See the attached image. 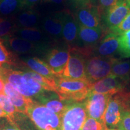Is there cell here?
<instances>
[{
	"mask_svg": "<svg viewBox=\"0 0 130 130\" xmlns=\"http://www.w3.org/2000/svg\"><path fill=\"white\" fill-rule=\"evenodd\" d=\"M56 92L60 99L68 102H81L85 100L90 93L92 84L84 79H72L56 77Z\"/></svg>",
	"mask_w": 130,
	"mask_h": 130,
	"instance_id": "cell-1",
	"label": "cell"
},
{
	"mask_svg": "<svg viewBox=\"0 0 130 130\" xmlns=\"http://www.w3.org/2000/svg\"><path fill=\"white\" fill-rule=\"evenodd\" d=\"M1 76L4 80L8 81L18 92L31 99L36 98L46 91L29 77L25 71H14L4 66Z\"/></svg>",
	"mask_w": 130,
	"mask_h": 130,
	"instance_id": "cell-2",
	"label": "cell"
},
{
	"mask_svg": "<svg viewBox=\"0 0 130 130\" xmlns=\"http://www.w3.org/2000/svg\"><path fill=\"white\" fill-rule=\"evenodd\" d=\"M26 115L38 130H61L60 116L35 100L29 105Z\"/></svg>",
	"mask_w": 130,
	"mask_h": 130,
	"instance_id": "cell-3",
	"label": "cell"
},
{
	"mask_svg": "<svg viewBox=\"0 0 130 130\" xmlns=\"http://www.w3.org/2000/svg\"><path fill=\"white\" fill-rule=\"evenodd\" d=\"M60 118L61 130H81L87 118L84 102L69 103Z\"/></svg>",
	"mask_w": 130,
	"mask_h": 130,
	"instance_id": "cell-4",
	"label": "cell"
},
{
	"mask_svg": "<svg viewBox=\"0 0 130 130\" xmlns=\"http://www.w3.org/2000/svg\"><path fill=\"white\" fill-rule=\"evenodd\" d=\"M114 57L91 56L86 59V75L91 84L106 77L111 72L114 63L117 60Z\"/></svg>",
	"mask_w": 130,
	"mask_h": 130,
	"instance_id": "cell-5",
	"label": "cell"
},
{
	"mask_svg": "<svg viewBox=\"0 0 130 130\" xmlns=\"http://www.w3.org/2000/svg\"><path fill=\"white\" fill-rule=\"evenodd\" d=\"M69 58L61 77L72 79L87 80L86 75L85 56L75 47H69Z\"/></svg>",
	"mask_w": 130,
	"mask_h": 130,
	"instance_id": "cell-6",
	"label": "cell"
},
{
	"mask_svg": "<svg viewBox=\"0 0 130 130\" xmlns=\"http://www.w3.org/2000/svg\"><path fill=\"white\" fill-rule=\"evenodd\" d=\"M111 96L109 94L90 92L84 101L87 117L103 123L104 115Z\"/></svg>",
	"mask_w": 130,
	"mask_h": 130,
	"instance_id": "cell-7",
	"label": "cell"
},
{
	"mask_svg": "<svg viewBox=\"0 0 130 130\" xmlns=\"http://www.w3.org/2000/svg\"><path fill=\"white\" fill-rule=\"evenodd\" d=\"M15 53L25 55H39L46 54L50 49L48 45L32 43L20 37L13 36L4 42Z\"/></svg>",
	"mask_w": 130,
	"mask_h": 130,
	"instance_id": "cell-8",
	"label": "cell"
},
{
	"mask_svg": "<svg viewBox=\"0 0 130 130\" xmlns=\"http://www.w3.org/2000/svg\"><path fill=\"white\" fill-rule=\"evenodd\" d=\"M69 48H54L48 50L45 60L56 77H61L69 58Z\"/></svg>",
	"mask_w": 130,
	"mask_h": 130,
	"instance_id": "cell-9",
	"label": "cell"
},
{
	"mask_svg": "<svg viewBox=\"0 0 130 130\" xmlns=\"http://www.w3.org/2000/svg\"><path fill=\"white\" fill-rule=\"evenodd\" d=\"M125 111L118 97L114 95L108 101L107 108L103 116L104 125L106 129H118Z\"/></svg>",
	"mask_w": 130,
	"mask_h": 130,
	"instance_id": "cell-10",
	"label": "cell"
},
{
	"mask_svg": "<svg viewBox=\"0 0 130 130\" xmlns=\"http://www.w3.org/2000/svg\"><path fill=\"white\" fill-rule=\"evenodd\" d=\"M101 14L100 8L89 3L79 6L76 12V19L84 27L98 28L101 26Z\"/></svg>",
	"mask_w": 130,
	"mask_h": 130,
	"instance_id": "cell-11",
	"label": "cell"
},
{
	"mask_svg": "<svg viewBox=\"0 0 130 130\" xmlns=\"http://www.w3.org/2000/svg\"><path fill=\"white\" fill-rule=\"evenodd\" d=\"M128 83L119 78L110 74L106 77L96 81L92 84L91 93L109 94L113 96L124 90Z\"/></svg>",
	"mask_w": 130,
	"mask_h": 130,
	"instance_id": "cell-12",
	"label": "cell"
},
{
	"mask_svg": "<svg viewBox=\"0 0 130 130\" xmlns=\"http://www.w3.org/2000/svg\"><path fill=\"white\" fill-rule=\"evenodd\" d=\"M61 15L63 22L62 37L69 47H74L78 40V23L74 14L68 10L61 12Z\"/></svg>",
	"mask_w": 130,
	"mask_h": 130,
	"instance_id": "cell-13",
	"label": "cell"
},
{
	"mask_svg": "<svg viewBox=\"0 0 130 130\" xmlns=\"http://www.w3.org/2000/svg\"><path fill=\"white\" fill-rule=\"evenodd\" d=\"M130 13V0H119L106 13V22L110 31L115 28Z\"/></svg>",
	"mask_w": 130,
	"mask_h": 130,
	"instance_id": "cell-14",
	"label": "cell"
},
{
	"mask_svg": "<svg viewBox=\"0 0 130 130\" xmlns=\"http://www.w3.org/2000/svg\"><path fill=\"white\" fill-rule=\"evenodd\" d=\"M78 25V39L83 45V48L93 49L104 37L109 32L101 26L98 28H89L79 24Z\"/></svg>",
	"mask_w": 130,
	"mask_h": 130,
	"instance_id": "cell-15",
	"label": "cell"
},
{
	"mask_svg": "<svg viewBox=\"0 0 130 130\" xmlns=\"http://www.w3.org/2000/svg\"><path fill=\"white\" fill-rule=\"evenodd\" d=\"M119 44V36L109 32L93 48L92 56L113 57L118 51Z\"/></svg>",
	"mask_w": 130,
	"mask_h": 130,
	"instance_id": "cell-16",
	"label": "cell"
},
{
	"mask_svg": "<svg viewBox=\"0 0 130 130\" xmlns=\"http://www.w3.org/2000/svg\"><path fill=\"white\" fill-rule=\"evenodd\" d=\"M35 99H36V101L45 105L59 116H61L66 106L71 102L60 100L56 92L51 91H45Z\"/></svg>",
	"mask_w": 130,
	"mask_h": 130,
	"instance_id": "cell-17",
	"label": "cell"
},
{
	"mask_svg": "<svg viewBox=\"0 0 130 130\" xmlns=\"http://www.w3.org/2000/svg\"><path fill=\"white\" fill-rule=\"evenodd\" d=\"M4 93L12 102L17 111L26 115L28 107L32 100L21 94L8 81L4 80Z\"/></svg>",
	"mask_w": 130,
	"mask_h": 130,
	"instance_id": "cell-18",
	"label": "cell"
},
{
	"mask_svg": "<svg viewBox=\"0 0 130 130\" xmlns=\"http://www.w3.org/2000/svg\"><path fill=\"white\" fill-rule=\"evenodd\" d=\"M13 19L18 28H39L40 14L33 9H28L18 13Z\"/></svg>",
	"mask_w": 130,
	"mask_h": 130,
	"instance_id": "cell-19",
	"label": "cell"
},
{
	"mask_svg": "<svg viewBox=\"0 0 130 130\" xmlns=\"http://www.w3.org/2000/svg\"><path fill=\"white\" fill-rule=\"evenodd\" d=\"M42 28L49 36L54 39L62 37L63 22L61 12L47 16L42 20Z\"/></svg>",
	"mask_w": 130,
	"mask_h": 130,
	"instance_id": "cell-20",
	"label": "cell"
},
{
	"mask_svg": "<svg viewBox=\"0 0 130 130\" xmlns=\"http://www.w3.org/2000/svg\"><path fill=\"white\" fill-rule=\"evenodd\" d=\"M21 62L32 71L37 73L46 78L54 80L56 77L52 72L48 64L36 57H25L21 58Z\"/></svg>",
	"mask_w": 130,
	"mask_h": 130,
	"instance_id": "cell-21",
	"label": "cell"
},
{
	"mask_svg": "<svg viewBox=\"0 0 130 130\" xmlns=\"http://www.w3.org/2000/svg\"><path fill=\"white\" fill-rule=\"evenodd\" d=\"M14 36L39 44L48 45L49 43L48 38L40 28H18Z\"/></svg>",
	"mask_w": 130,
	"mask_h": 130,
	"instance_id": "cell-22",
	"label": "cell"
},
{
	"mask_svg": "<svg viewBox=\"0 0 130 130\" xmlns=\"http://www.w3.org/2000/svg\"><path fill=\"white\" fill-rule=\"evenodd\" d=\"M24 9L22 0H0V15L12 16Z\"/></svg>",
	"mask_w": 130,
	"mask_h": 130,
	"instance_id": "cell-23",
	"label": "cell"
},
{
	"mask_svg": "<svg viewBox=\"0 0 130 130\" xmlns=\"http://www.w3.org/2000/svg\"><path fill=\"white\" fill-rule=\"evenodd\" d=\"M17 29L13 18H0V39L3 41L14 36Z\"/></svg>",
	"mask_w": 130,
	"mask_h": 130,
	"instance_id": "cell-24",
	"label": "cell"
},
{
	"mask_svg": "<svg viewBox=\"0 0 130 130\" xmlns=\"http://www.w3.org/2000/svg\"><path fill=\"white\" fill-rule=\"evenodd\" d=\"M110 74L128 83L130 79V61L118 59L112 66Z\"/></svg>",
	"mask_w": 130,
	"mask_h": 130,
	"instance_id": "cell-25",
	"label": "cell"
},
{
	"mask_svg": "<svg viewBox=\"0 0 130 130\" xmlns=\"http://www.w3.org/2000/svg\"><path fill=\"white\" fill-rule=\"evenodd\" d=\"M4 43V41L0 39V66L5 64L16 65V57L7 50Z\"/></svg>",
	"mask_w": 130,
	"mask_h": 130,
	"instance_id": "cell-26",
	"label": "cell"
},
{
	"mask_svg": "<svg viewBox=\"0 0 130 130\" xmlns=\"http://www.w3.org/2000/svg\"><path fill=\"white\" fill-rule=\"evenodd\" d=\"M118 51L123 57H130V30L119 36Z\"/></svg>",
	"mask_w": 130,
	"mask_h": 130,
	"instance_id": "cell-27",
	"label": "cell"
},
{
	"mask_svg": "<svg viewBox=\"0 0 130 130\" xmlns=\"http://www.w3.org/2000/svg\"><path fill=\"white\" fill-rule=\"evenodd\" d=\"M0 107L7 113V118L13 121L14 114L18 111L10 99L5 94L0 95Z\"/></svg>",
	"mask_w": 130,
	"mask_h": 130,
	"instance_id": "cell-28",
	"label": "cell"
},
{
	"mask_svg": "<svg viewBox=\"0 0 130 130\" xmlns=\"http://www.w3.org/2000/svg\"><path fill=\"white\" fill-rule=\"evenodd\" d=\"M104 123L93 118H88L86 119L85 122L81 130H105Z\"/></svg>",
	"mask_w": 130,
	"mask_h": 130,
	"instance_id": "cell-29",
	"label": "cell"
},
{
	"mask_svg": "<svg viewBox=\"0 0 130 130\" xmlns=\"http://www.w3.org/2000/svg\"><path fill=\"white\" fill-rule=\"evenodd\" d=\"M130 30V13L122 21V22L118 27L113 30H110V32H114L119 36L122 35L125 32Z\"/></svg>",
	"mask_w": 130,
	"mask_h": 130,
	"instance_id": "cell-30",
	"label": "cell"
},
{
	"mask_svg": "<svg viewBox=\"0 0 130 130\" xmlns=\"http://www.w3.org/2000/svg\"><path fill=\"white\" fill-rule=\"evenodd\" d=\"M0 130H22L9 119H0Z\"/></svg>",
	"mask_w": 130,
	"mask_h": 130,
	"instance_id": "cell-31",
	"label": "cell"
},
{
	"mask_svg": "<svg viewBox=\"0 0 130 130\" xmlns=\"http://www.w3.org/2000/svg\"><path fill=\"white\" fill-rule=\"evenodd\" d=\"M118 129L130 130V111H126L123 113Z\"/></svg>",
	"mask_w": 130,
	"mask_h": 130,
	"instance_id": "cell-32",
	"label": "cell"
},
{
	"mask_svg": "<svg viewBox=\"0 0 130 130\" xmlns=\"http://www.w3.org/2000/svg\"><path fill=\"white\" fill-rule=\"evenodd\" d=\"M119 0H99L100 2V8L101 14L107 13L108 10L114 5L118 3Z\"/></svg>",
	"mask_w": 130,
	"mask_h": 130,
	"instance_id": "cell-33",
	"label": "cell"
},
{
	"mask_svg": "<svg viewBox=\"0 0 130 130\" xmlns=\"http://www.w3.org/2000/svg\"><path fill=\"white\" fill-rule=\"evenodd\" d=\"M40 1V0H22V3L24 9H31Z\"/></svg>",
	"mask_w": 130,
	"mask_h": 130,
	"instance_id": "cell-34",
	"label": "cell"
},
{
	"mask_svg": "<svg viewBox=\"0 0 130 130\" xmlns=\"http://www.w3.org/2000/svg\"><path fill=\"white\" fill-rule=\"evenodd\" d=\"M72 1H74L75 3H76V4H78L79 6L90 3L89 0H72Z\"/></svg>",
	"mask_w": 130,
	"mask_h": 130,
	"instance_id": "cell-35",
	"label": "cell"
},
{
	"mask_svg": "<svg viewBox=\"0 0 130 130\" xmlns=\"http://www.w3.org/2000/svg\"><path fill=\"white\" fill-rule=\"evenodd\" d=\"M44 1L48 3H54L56 4H60L63 3L64 0H44Z\"/></svg>",
	"mask_w": 130,
	"mask_h": 130,
	"instance_id": "cell-36",
	"label": "cell"
},
{
	"mask_svg": "<svg viewBox=\"0 0 130 130\" xmlns=\"http://www.w3.org/2000/svg\"><path fill=\"white\" fill-rule=\"evenodd\" d=\"M7 113L5 112L4 110H3L2 108L0 107V118H7Z\"/></svg>",
	"mask_w": 130,
	"mask_h": 130,
	"instance_id": "cell-37",
	"label": "cell"
},
{
	"mask_svg": "<svg viewBox=\"0 0 130 130\" xmlns=\"http://www.w3.org/2000/svg\"><path fill=\"white\" fill-rule=\"evenodd\" d=\"M105 130H118V129H107Z\"/></svg>",
	"mask_w": 130,
	"mask_h": 130,
	"instance_id": "cell-38",
	"label": "cell"
}]
</instances>
